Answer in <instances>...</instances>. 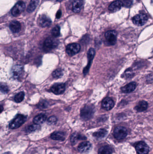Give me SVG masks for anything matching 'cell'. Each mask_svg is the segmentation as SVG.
<instances>
[{
  "mask_svg": "<svg viewBox=\"0 0 153 154\" xmlns=\"http://www.w3.org/2000/svg\"><path fill=\"white\" fill-rule=\"evenodd\" d=\"M59 41L55 38H48L45 41L44 49L46 52H50L57 47Z\"/></svg>",
  "mask_w": 153,
  "mask_h": 154,
  "instance_id": "cell-2",
  "label": "cell"
},
{
  "mask_svg": "<svg viewBox=\"0 0 153 154\" xmlns=\"http://www.w3.org/2000/svg\"><path fill=\"white\" fill-rule=\"evenodd\" d=\"M39 2L40 0H31L27 8V11L29 13L33 12L37 7Z\"/></svg>",
  "mask_w": 153,
  "mask_h": 154,
  "instance_id": "cell-23",
  "label": "cell"
},
{
  "mask_svg": "<svg viewBox=\"0 0 153 154\" xmlns=\"http://www.w3.org/2000/svg\"><path fill=\"white\" fill-rule=\"evenodd\" d=\"M81 48V46L79 44H70L67 46L66 52L69 56H73L80 52Z\"/></svg>",
  "mask_w": 153,
  "mask_h": 154,
  "instance_id": "cell-8",
  "label": "cell"
},
{
  "mask_svg": "<svg viewBox=\"0 0 153 154\" xmlns=\"http://www.w3.org/2000/svg\"><path fill=\"white\" fill-rule=\"evenodd\" d=\"M40 25L42 27H47L51 24V21L45 15H43L40 17L39 20Z\"/></svg>",
  "mask_w": 153,
  "mask_h": 154,
  "instance_id": "cell-15",
  "label": "cell"
},
{
  "mask_svg": "<svg viewBox=\"0 0 153 154\" xmlns=\"http://www.w3.org/2000/svg\"><path fill=\"white\" fill-rule=\"evenodd\" d=\"M53 1H62V0H53Z\"/></svg>",
  "mask_w": 153,
  "mask_h": 154,
  "instance_id": "cell-38",
  "label": "cell"
},
{
  "mask_svg": "<svg viewBox=\"0 0 153 154\" xmlns=\"http://www.w3.org/2000/svg\"><path fill=\"white\" fill-rule=\"evenodd\" d=\"M92 148V145L89 141H84L78 146V150L81 153H85L89 152Z\"/></svg>",
  "mask_w": 153,
  "mask_h": 154,
  "instance_id": "cell-13",
  "label": "cell"
},
{
  "mask_svg": "<svg viewBox=\"0 0 153 154\" xmlns=\"http://www.w3.org/2000/svg\"><path fill=\"white\" fill-rule=\"evenodd\" d=\"M112 150L108 146H104L99 149L98 154H112Z\"/></svg>",
  "mask_w": 153,
  "mask_h": 154,
  "instance_id": "cell-24",
  "label": "cell"
},
{
  "mask_svg": "<svg viewBox=\"0 0 153 154\" xmlns=\"http://www.w3.org/2000/svg\"><path fill=\"white\" fill-rule=\"evenodd\" d=\"M26 5L23 1H20L16 3L11 10L12 15L17 16L22 13L25 9Z\"/></svg>",
  "mask_w": 153,
  "mask_h": 154,
  "instance_id": "cell-6",
  "label": "cell"
},
{
  "mask_svg": "<svg viewBox=\"0 0 153 154\" xmlns=\"http://www.w3.org/2000/svg\"><path fill=\"white\" fill-rule=\"evenodd\" d=\"M95 55V51L94 49V48H90L88 52V64L86 66V67L83 69V73L84 75L86 74L87 73H88L90 66L92 64V61H93L94 57Z\"/></svg>",
  "mask_w": 153,
  "mask_h": 154,
  "instance_id": "cell-9",
  "label": "cell"
},
{
  "mask_svg": "<svg viewBox=\"0 0 153 154\" xmlns=\"http://www.w3.org/2000/svg\"><path fill=\"white\" fill-rule=\"evenodd\" d=\"M3 154H12L10 152H6V153H4Z\"/></svg>",
  "mask_w": 153,
  "mask_h": 154,
  "instance_id": "cell-37",
  "label": "cell"
},
{
  "mask_svg": "<svg viewBox=\"0 0 153 154\" xmlns=\"http://www.w3.org/2000/svg\"><path fill=\"white\" fill-rule=\"evenodd\" d=\"M148 104L145 101H141L139 102L135 109L138 112H143L146 111L148 108Z\"/></svg>",
  "mask_w": 153,
  "mask_h": 154,
  "instance_id": "cell-21",
  "label": "cell"
},
{
  "mask_svg": "<svg viewBox=\"0 0 153 154\" xmlns=\"http://www.w3.org/2000/svg\"><path fill=\"white\" fill-rule=\"evenodd\" d=\"M48 106V103L47 101L42 100L39 102L37 105L38 108L40 109H45L47 108Z\"/></svg>",
  "mask_w": 153,
  "mask_h": 154,
  "instance_id": "cell-30",
  "label": "cell"
},
{
  "mask_svg": "<svg viewBox=\"0 0 153 154\" xmlns=\"http://www.w3.org/2000/svg\"><path fill=\"white\" fill-rule=\"evenodd\" d=\"M26 117L22 114H18L10 122L9 127L11 129H16L20 127L25 122Z\"/></svg>",
  "mask_w": 153,
  "mask_h": 154,
  "instance_id": "cell-3",
  "label": "cell"
},
{
  "mask_svg": "<svg viewBox=\"0 0 153 154\" xmlns=\"http://www.w3.org/2000/svg\"><path fill=\"white\" fill-rule=\"evenodd\" d=\"M51 138L54 140L63 141L65 140V134L61 132H55L51 135Z\"/></svg>",
  "mask_w": 153,
  "mask_h": 154,
  "instance_id": "cell-22",
  "label": "cell"
},
{
  "mask_svg": "<svg viewBox=\"0 0 153 154\" xmlns=\"http://www.w3.org/2000/svg\"><path fill=\"white\" fill-rule=\"evenodd\" d=\"M24 96H25L24 92L23 91H21V92H19V93H18L15 95L14 100H15L16 102H21L24 99Z\"/></svg>",
  "mask_w": 153,
  "mask_h": 154,
  "instance_id": "cell-27",
  "label": "cell"
},
{
  "mask_svg": "<svg viewBox=\"0 0 153 154\" xmlns=\"http://www.w3.org/2000/svg\"><path fill=\"white\" fill-rule=\"evenodd\" d=\"M151 3L153 5V0H151Z\"/></svg>",
  "mask_w": 153,
  "mask_h": 154,
  "instance_id": "cell-40",
  "label": "cell"
},
{
  "mask_svg": "<svg viewBox=\"0 0 153 154\" xmlns=\"http://www.w3.org/2000/svg\"><path fill=\"white\" fill-rule=\"evenodd\" d=\"M2 110H3V108H2V105L1 106V112H2Z\"/></svg>",
  "mask_w": 153,
  "mask_h": 154,
  "instance_id": "cell-39",
  "label": "cell"
},
{
  "mask_svg": "<svg viewBox=\"0 0 153 154\" xmlns=\"http://www.w3.org/2000/svg\"><path fill=\"white\" fill-rule=\"evenodd\" d=\"M65 90V85L63 83L54 84L51 88V91L56 95L62 94Z\"/></svg>",
  "mask_w": 153,
  "mask_h": 154,
  "instance_id": "cell-12",
  "label": "cell"
},
{
  "mask_svg": "<svg viewBox=\"0 0 153 154\" xmlns=\"http://www.w3.org/2000/svg\"><path fill=\"white\" fill-rule=\"evenodd\" d=\"M53 76L54 78L56 79H59V78H61V77L63 76V71L61 69H57L55 71H53Z\"/></svg>",
  "mask_w": 153,
  "mask_h": 154,
  "instance_id": "cell-28",
  "label": "cell"
},
{
  "mask_svg": "<svg viewBox=\"0 0 153 154\" xmlns=\"http://www.w3.org/2000/svg\"><path fill=\"white\" fill-rule=\"evenodd\" d=\"M83 5V0H73L72 3L73 11L79 13L81 10Z\"/></svg>",
  "mask_w": 153,
  "mask_h": 154,
  "instance_id": "cell-18",
  "label": "cell"
},
{
  "mask_svg": "<svg viewBox=\"0 0 153 154\" xmlns=\"http://www.w3.org/2000/svg\"><path fill=\"white\" fill-rule=\"evenodd\" d=\"M136 149L138 154H147L149 151L148 146L144 141H140L136 146Z\"/></svg>",
  "mask_w": 153,
  "mask_h": 154,
  "instance_id": "cell-10",
  "label": "cell"
},
{
  "mask_svg": "<svg viewBox=\"0 0 153 154\" xmlns=\"http://www.w3.org/2000/svg\"><path fill=\"white\" fill-rule=\"evenodd\" d=\"M1 91L3 93H7L8 92L9 89L7 86L5 85H1Z\"/></svg>",
  "mask_w": 153,
  "mask_h": 154,
  "instance_id": "cell-34",
  "label": "cell"
},
{
  "mask_svg": "<svg viewBox=\"0 0 153 154\" xmlns=\"http://www.w3.org/2000/svg\"><path fill=\"white\" fill-rule=\"evenodd\" d=\"M127 135V130L124 127H117L114 130V136L116 139H123L126 137Z\"/></svg>",
  "mask_w": 153,
  "mask_h": 154,
  "instance_id": "cell-5",
  "label": "cell"
},
{
  "mask_svg": "<svg viewBox=\"0 0 153 154\" xmlns=\"http://www.w3.org/2000/svg\"><path fill=\"white\" fill-rule=\"evenodd\" d=\"M137 87V83L135 82H132L127 84L121 88L122 92L125 93H130L135 90Z\"/></svg>",
  "mask_w": 153,
  "mask_h": 154,
  "instance_id": "cell-16",
  "label": "cell"
},
{
  "mask_svg": "<svg viewBox=\"0 0 153 154\" xmlns=\"http://www.w3.org/2000/svg\"><path fill=\"white\" fill-rule=\"evenodd\" d=\"M114 105H115V103L113 100L110 97H106L104 99L102 102V107L106 111H110L114 107Z\"/></svg>",
  "mask_w": 153,
  "mask_h": 154,
  "instance_id": "cell-11",
  "label": "cell"
},
{
  "mask_svg": "<svg viewBox=\"0 0 153 154\" xmlns=\"http://www.w3.org/2000/svg\"><path fill=\"white\" fill-rule=\"evenodd\" d=\"M107 44L109 45H114L116 43L117 33L115 30H109L105 34Z\"/></svg>",
  "mask_w": 153,
  "mask_h": 154,
  "instance_id": "cell-4",
  "label": "cell"
},
{
  "mask_svg": "<svg viewBox=\"0 0 153 154\" xmlns=\"http://www.w3.org/2000/svg\"><path fill=\"white\" fill-rule=\"evenodd\" d=\"M57 121V118L54 116H51L48 119V123L50 125H53L55 124Z\"/></svg>",
  "mask_w": 153,
  "mask_h": 154,
  "instance_id": "cell-33",
  "label": "cell"
},
{
  "mask_svg": "<svg viewBox=\"0 0 153 154\" xmlns=\"http://www.w3.org/2000/svg\"><path fill=\"white\" fill-rule=\"evenodd\" d=\"M10 30L13 33H18L20 31L21 29V24L17 21H12L9 25Z\"/></svg>",
  "mask_w": 153,
  "mask_h": 154,
  "instance_id": "cell-19",
  "label": "cell"
},
{
  "mask_svg": "<svg viewBox=\"0 0 153 154\" xmlns=\"http://www.w3.org/2000/svg\"><path fill=\"white\" fill-rule=\"evenodd\" d=\"M123 5L126 7H130L131 4L132 3V0H124V2H123Z\"/></svg>",
  "mask_w": 153,
  "mask_h": 154,
  "instance_id": "cell-35",
  "label": "cell"
},
{
  "mask_svg": "<svg viewBox=\"0 0 153 154\" xmlns=\"http://www.w3.org/2000/svg\"><path fill=\"white\" fill-rule=\"evenodd\" d=\"M107 134V131L105 129H101L93 134V136L98 139L104 138Z\"/></svg>",
  "mask_w": 153,
  "mask_h": 154,
  "instance_id": "cell-26",
  "label": "cell"
},
{
  "mask_svg": "<svg viewBox=\"0 0 153 154\" xmlns=\"http://www.w3.org/2000/svg\"><path fill=\"white\" fill-rule=\"evenodd\" d=\"M51 33L53 37H59L60 34V28L59 26H55L52 30Z\"/></svg>",
  "mask_w": 153,
  "mask_h": 154,
  "instance_id": "cell-29",
  "label": "cell"
},
{
  "mask_svg": "<svg viewBox=\"0 0 153 154\" xmlns=\"http://www.w3.org/2000/svg\"><path fill=\"white\" fill-rule=\"evenodd\" d=\"M23 70V69L22 66L19 65L14 66L11 71L12 77L15 79H18L22 74Z\"/></svg>",
  "mask_w": 153,
  "mask_h": 154,
  "instance_id": "cell-14",
  "label": "cell"
},
{
  "mask_svg": "<svg viewBox=\"0 0 153 154\" xmlns=\"http://www.w3.org/2000/svg\"><path fill=\"white\" fill-rule=\"evenodd\" d=\"M40 127L39 125L35 124V125H31L28 127L27 130L28 132H32L38 130V129H39Z\"/></svg>",
  "mask_w": 153,
  "mask_h": 154,
  "instance_id": "cell-32",
  "label": "cell"
},
{
  "mask_svg": "<svg viewBox=\"0 0 153 154\" xmlns=\"http://www.w3.org/2000/svg\"><path fill=\"white\" fill-rule=\"evenodd\" d=\"M47 119V116L45 114H39L34 118L33 122L36 125H39L44 123Z\"/></svg>",
  "mask_w": 153,
  "mask_h": 154,
  "instance_id": "cell-20",
  "label": "cell"
},
{
  "mask_svg": "<svg viewBox=\"0 0 153 154\" xmlns=\"http://www.w3.org/2000/svg\"><path fill=\"white\" fill-rule=\"evenodd\" d=\"M123 6V3L120 1H116L112 2L109 7V10L111 12L118 11Z\"/></svg>",
  "mask_w": 153,
  "mask_h": 154,
  "instance_id": "cell-17",
  "label": "cell"
},
{
  "mask_svg": "<svg viewBox=\"0 0 153 154\" xmlns=\"http://www.w3.org/2000/svg\"><path fill=\"white\" fill-rule=\"evenodd\" d=\"M148 20L146 15L144 14H140L136 15L133 19V23L138 26H142L144 25Z\"/></svg>",
  "mask_w": 153,
  "mask_h": 154,
  "instance_id": "cell-7",
  "label": "cell"
},
{
  "mask_svg": "<svg viewBox=\"0 0 153 154\" xmlns=\"http://www.w3.org/2000/svg\"><path fill=\"white\" fill-rule=\"evenodd\" d=\"M86 138L82 136L81 135L77 133H74L72 135L71 138V142L73 144H75L79 140L85 139Z\"/></svg>",
  "mask_w": 153,
  "mask_h": 154,
  "instance_id": "cell-25",
  "label": "cell"
},
{
  "mask_svg": "<svg viewBox=\"0 0 153 154\" xmlns=\"http://www.w3.org/2000/svg\"><path fill=\"white\" fill-rule=\"evenodd\" d=\"M94 109L92 105H87L84 106L81 111V117L83 120H87L90 119L94 115Z\"/></svg>",
  "mask_w": 153,
  "mask_h": 154,
  "instance_id": "cell-1",
  "label": "cell"
},
{
  "mask_svg": "<svg viewBox=\"0 0 153 154\" xmlns=\"http://www.w3.org/2000/svg\"><path fill=\"white\" fill-rule=\"evenodd\" d=\"M61 11L60 10H59L58 12H57V14H56V18H59L61 16Z\"/></svg>",
  "mask_w": 153,
  "mask_h": 154,
  "instance_id": "cell-36",
  "label": "cell"
},
{
  "mask_svg": "<svg viewBox=\"0 0 153 154\" xmlns=\"http://www.w3.org/2000/svg\"><path fill=\"white\" fill-rule=\"evenodd\" d=\"M124 75V78L129 79V78H131V77H133L134 76V74L132 69H128L125 71Z\"/></svg>",
  "mask_w": 153,
  "mask_h": 154,
  "instance_id": "cell-31",
  "label": "cell"
}]
</instances>
